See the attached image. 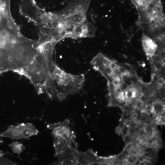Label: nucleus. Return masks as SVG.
<instances>
[{
  "label": "nucleus",
  "mask_w": 165,
  "mask_h": 165,
  "mask_svg": "<svg viewBox=\"0 0 165 165\" xmlns=\"http://www.w3.org/2000/svg\"><path fill=\"white\" fill-rule=\"evenodd\" d=\"M91 0H71L62 10L57 13L59 26L64 38H92L97 27L87 17Z\"/></svg>",
  "instance_id": "f257e3e1"
},
{
  "label": "nucleus",
  "mask_w": 165,
  "mask_h": 165,
  "mask_svg": "<svg viewBox=\"0 0 165 165\" xmlns=\"http://www.w3.org/2000/svg\"><path fill=\"white\" fill-rule=\"evenodd\" d=\"M157 127L149 115L139 116L133 118L123 135L125 144H137L159 150L162 147V141Z\"/></svg>",
  "instance_id": "f03ea898"
},
{
  "label": "nucleus",
  "mask_w": 165,
  "mask_h": 165,
  "mask_svg": "<svg viewBox=\"0 0 165 165\" xmlns=\"http://www.w3.org/2000/svg\"><path fill=\"white\" fill-rule=\"evenodd\" d=\"M54 99L61 101L82 90L85 81L83 74L74 75L61 69L55 62L50 72Z\"/></svg>",
  "instance_id": "7ed1b4c3"
},
{
  "label": "nucleus",
  "mask_w": 165,
  "mask_h": 165,
  "mask_svg": "<svg viewBox=\"0 0 165 165\" xmlns=\"http://www.w3.org/2000/svg\"><path fill=\"white\" fill-rule=\"evenodd\" d=\"M37 51L33 61L24 71L23 75L30 80L39 95L45 92L44 85L50 76L51 69L54 62Z\"/></svg>",
  "instance_id": "20e7f679"
},
{
  "label": "nucleus",
  "mask_w": 165,
  "mask_h": 165,
  "mask_svg": "<svg viewBox=\"0 0 165 165\" xmlns=\"http://www.w3.org/2000/svg\"><path fill=\"white\" fill-rule=\"evenodd\" d=\"M35 42L25 38L15 43L10 53L12 70L23 75L37 54Z\"/></svg>",
  "instance_id": "39448f33"
},
{
  "label": "nucleus",
  "mask_w": 165,
  "mask_h": 165,
  "mask_svg": "<svg viewBox=\"0 0 165 165\" xmlns=\"http://www.w3.org/2000/svg\"><path fill=\"white\" fill-rule=\"evenodd\" d=\"M90 64L94 70L106 79L107 82L125 78L124 67L101 53L95 55Z\"/></svg>",
  "instance_id": "423d86ee"
},
{
  "label": "nucleus",
  "mask_w": 165,
  "mask_h": 165,
  "mask_svg": "<svg viewBox=\"0 0 165 165\" xmlns=\"http://www.w3.org/2000/svg\"><path fill=\"white\" fill-rule=\"evenodd\" d=\"M53 145L55 156L60 158L73 154L77 149L73 145L74 135L69 124H64L55 129Z\"/></svg>",
  "instance_id": "0eeeda50"
},
{
  "label": "nucleus",
  "mask_w": 165,
  "mask_h": 165,
  "mask_svg": "<svg viewBox=\"0 0 165 165\" xmlns=\"http://www.w3.org/2000/svg\"><path fill=\"white\" fill-rule=\"evenodd\" d=\"M38 130L31 123H22L10 127L0 134V137L19 139L38 134Z\"/></svg>",
  "instance_id": "6e6552de"
},
{
  "label": "nucleus",
  "mask_w": 165,
  "mask_h": 165,
  "mask_svg": "<svg viewBox=\"0 0 165 165\" xmlns=\"http://www.w3.org/2000/svg\"><path fill=\"white\" fill-rule=\"evenodd\" d=\"M165 108L164 97H156L147 105V110L151 115L153 122L157 126L165 125Z\"/></svg>",
  "instance_id": "1a4fd4ad"
},
{
  "label": "nucleus",
  "mask_w": 165,
  "mask_h": 165,
  "mask_svg": "<svg viewBox=\"0 0 165 165\" xmlns=\"http://www.w3.org/2000/svg\"><path fill=\"white\" fill-rule=\"evenodd\" d=\"M141 45L148 60L152 58L156 54L158 46L156 42L149 36L143 33L141 38Z\"/></svg>",
  "instance_id": "9d476101"
},
{
  "label": "nucleus",
  "mask_w": 165,
  "mask_h": 165,
  "mask_svg": "<svg viewBox=\"0 0 165 165\" xmlns=\"http://www.w3.org/2000/svg\"><path fill=\"white\" fill-rule=\"evenodd\" d=\"M9 146L14 153L17 154H21L25 148L23 144L18 141L13 142Z\"/></svg>",
  "instance_id": "9b49d317"
},
{
  "label": "nucleus",
  "mask_w": 165,
  "mask_h": 165,
  "mask_svg": "<svg viewBox=\"0 0 165 165\" xmlns=\"http://www.w3.org/2000/svg\"><path fill=\"white\" fill-rule=\"evenodd\" d=\"M5 153L0 151V165H15L19 164L18 163L12 161L5 156Z\"/></svg>",
  "instance_id": "f8f14e48"
},
{
  "label": "nucleus",
  "mask_w": 165,
  "mask_h": 165,
  "mask_svg": "<svg viewBox=\"0 0 165 165\" xmlns=\"http://www.w3.org/2000/svg\"><path fill=\"white\" fill-rule=\"evenodd\" d=\"M2 19V16L0 15V22H1Z\"/></svg>",
  "instance_id": "ddd939ff"
}]
</instances>
